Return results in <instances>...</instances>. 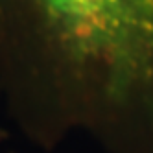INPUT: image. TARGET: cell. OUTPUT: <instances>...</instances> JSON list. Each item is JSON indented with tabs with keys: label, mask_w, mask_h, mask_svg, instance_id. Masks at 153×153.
<instances>
[{
	"label": "cell",
	"mask_w": 153,
	"mask_h": 153,
	"mask_svg": "<svg viewBox=\"0 0 153 153\" xmlns=\"http://www.w3.org/2000/svg\"><path fill=\"white\" fill-rule=\"evenodd\" d=\"M0 100L41 149L153 153V0H0Z\"/></svg>",
	"instance_id": "6da1fadb"
},
{
	"label": "cell",
	"mask_w": 153,
	"mask_h": 153,
	"mask_svg": "<svg viewBox=\"0 0 153 153\" xmlns=\"http://www.w3.org/2000/svg\"><path fill=\"white\" fill-rule=\"evenodd\" d=\"M4 120H6V116H4V109H2V100H0V135H2V124H4Z\"/></svg>",
	"instance_id": "7a4b0ae2"
}]
</instances>
